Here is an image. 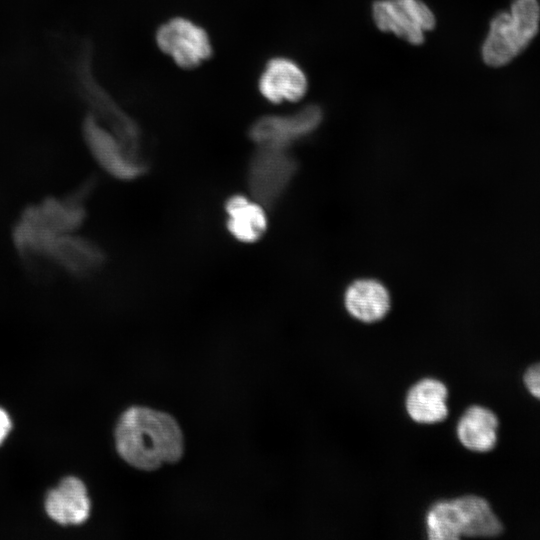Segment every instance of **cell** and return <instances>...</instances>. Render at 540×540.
I'll return each instance as SVG.
<instances>
[{
	"label": "cell",
	"instance_id": "cell-7",
	"mask_svg": "<svg viewBox=\"0 0 540 540\" xmlns=\"http://www.w3.org/2000/svg\"><path fill=\"white\" fill-rule=\"evenodd\" d=\"M294 172V162L282 148L259 146L250 158L247 184L251 197L263 206L274 203Z\"/></svg>",
	"mask_w": 540,
	"mask_h": 540
},
{
	"label": "cell",
	"instance_id": "cell-6",
	"mask_svg": "<svg viewBox=\"0 0 540 540\" xmlns=\"http://www.w3.org/2000/svg\"><path fill=\"white\" fill-rule=\"evenodd\" d=\"M83 135L92 155L110 175L120 180H134L146 171V163L134 157L122 141L95 115L83 122Z\"/></svg>",
	"mask_w": 540,
	"mask_h": 540
},
{
	"label": "cell",
	"instance_id": "cell-10",
	"mask_svg": "<svg viewBox=\"0 0 540 540\" xmlns=\"http://www.w3.org/2000/svg\"><path fill=\"white\" fill-rule=\"evenodd\" d=\"M450 391L434 376H424L409 385L403 406L407 417L418 425L437 426L450 416Z\"/></svg>",
	"mask_w": 540,
	"mask_h": 540
},
{
	"label": "cell",
	"instance_id": "cell-17",
	"mask_svg": "<svg viewBox=\"0 0 540 540\" xmlns=\"http://www.w3.org/2000/svg\"><path fill=\"white\" fill-rule=\"evenodd\" d=\"M227 229L239 242L249 244L258 241L267 228L264 206L242 194L230 196L225 202Z\"/></svg>",
	"mask_w": 540,
	"mask_h": 540
},
{
	"label": "cell",
	"instance_id": "cell-5",
	"mask_svg": "<svg viewBox=\"0 0 540 540\" xmlns=\"http://www.w3.org/2000/svg\"><path fill=\"white\" fill-rule=\"evenodd\" d=\"M77 63V78L84 97L89 101L102 122L126 146L130 153L144 160L141 155V132L137 124L111 99L97 83L91 71V58L88 48L82 51Z\"/></svg>",
	"mask_w": 540,
	"mask_h": 540
},
{
	"label": "cell",
	"instance_id": "cell-8",
	"mask_svg": "<svg viewBox=\"0 0 540 540\" xmlns=\"http://www.w3.org/2000/svg\"><path fill=\"white\" fill-rule=\"evenodd\" d=\"M372 14L378 28L412 44L422 43L425 32L435 24L432 11L421 0H379Z\"/></svg>",
	"mask_w": 540,
	"mask_h": 540
},
{
	"label": "cell",
	"instance_id": "cell-14",
	"mask_svg": "<svg viewBox=\"0 0 540 540\" xmlns=\"http://www.w3.org/2000/svg\"><path fill=\"white\" fill-rule=\"evenodd\" d=\"M258 86L263 97L272 103L297 101L306 92L307 79L294 61L275 58L265 66Z\"/></svg>",
	"mask_w": 540,
	"mask_h": 540
},
{
	"label": "cell",
	"instance_id": "cell-15",
	"mask_svg": "<svg viewBox=\"0 0 540 540\" xmlns=\"http://www.w3.org/2000/svg\"><path fill=\"white\" fill-rule=\"evenodd\" d=\"M45 510L52 520L62 525L85 522L90 512V500L84 483L74 476L62 479L48 492Z\"/></svg>",
	"mask_w": 540,
	"mask_h": 540
},
{
	"label": "cell",
	"instance_id": "cell-12",
	"mask_svg": "<svg viewBox=\"0 0 540 540\" xmlns=\"http://www.w3.org/2000/svg\"><path fill=\"white\" fill-rule=\"evenodd\" d=\"M52 258L70 272L88 274L101 266L102 251L89 240L64 234L44 242L34 253Z\"/></svg>",
	"mask_w": 540,
	"mask_h": 540
},
{
	"label": "cell",
	"instance_id": "cell-18",
	"mask_svg": "<svg viewBox=\"0 0 540 540\" xmlns=\"http://www.w3.org/2000/svg\"><path fill=\"white\" fill-rule=\"evenodd\" d=\"M523 381L529 393L540 400V362L526 370Z\"/></svg>",
	"mask_w": 540,
	"mask_h": 540
},
{
	"label": "cell",
	"instance_id": "cell-11",
	"mask_svg": "<svg viewBox=\"0 0 540 540\" xmlns=\"http://www.w3.org/2000/svg\"><path fill=\"white\" fill-rule=\"evenodd\" d=\"M321 119L316 106H308L291 115L264 116L249 129L250 138L259 146L282 148L312 132Z\"/></svg>",
	"mask_w": 540,
	"mask_h": 540
},
{
	"label": "cell",
	"instance_id": "cell-2",
	"mask_svg": "<svg viewBox=\"0 0 540 540\" xmlns=\"http://www.w3.org/2000/svg\"><path fill=\"white\" fill-rule=\"evenodd\" d=\"M428 540H459L495 537L503 526L490 503L476 494H463L433 501L424 514Z\"/></svg>",
	"mask_w": 540,
	"mask_h": 540
},
{
	"label": "cell",
	"instance_id": "cell-3",
	"mask_svg": "<svg viewBox=\"0 0 540 540\" xmlns=\"http://www.w3.org/2000/svg\"><path fill=\"white\" fill-rule=\"evenodd\" d=\"M88 188L73 197L49 199L27 210L15 229V243L19 250L32 254L47 240L77 229L85 218L83 199Z\"/></svg>",
	"mask_w": 540,
	"mask_h": 540
},
{
	"label": "cell",
	"instance_id": "cell-1",
	"mask_svg": "<svg viewBox=\"0 0 540 540\" xmlns=\"http://www.w3.org/2000/svg\"><path fill=\"white\" fill-rule=\"evenodd\" d=\"M115 441L119 455L141 470L176 462L183 453V435L175 419L146 407H131L122 414Z\"/></svg>",
	"mask_w": 540,
	"mask_h": 540
},
{
	"label": "cell",
	"instance_id": "cell-4",
	"mask_svg": "<svg viewBox=\"0 0 540 540\" xmlns=\"http://www.w3.org/2000/svg\"><path fill=\"white\" fill-rule=\"evenodd\" d=\"M540 7L536 0H514L509 12L496 15L482 46L486 64L499 67L520 54L536 36Z\"/></svg>",
	"mask_w": 540,
	"mask_h": 540
},
{
	"label": "cell",
	"instance_id": "cell-16",
	"mask_svg": "<svg viewBox=\"0 0 540 540\" xmlns=\"http://www.w3.org/2000/svg\"><path fill=\"white\" fill-rule=\"evenodd\" d=\"M344 305L349 315L363 324H374L385 318L391 308V297L383 284L373 279L352 283L345 292Z\"/></svg>",
	"mask_w": 540,
	"mask_h": 540
},
{
	"label": "cell",
	"instance_id": "cell-9",
	"mask_svg": "<svg viewBox=\"0 0 540 540\" xmlns=\"http://www.w3.org/2000/svg\"><path fill=\"white\" fill-rule=\"evenodd\" d=\"M159 48L179 66L193 68L209 58L212 47L207 33L192 21L174 18L156 34Z\"/></svg>",
	"mask_w": 540,
	"mask_h": 540
},
{
	"label": "cell",
	"instance_id": "cell-19",
	"mask_svg": "<svg viewBox=\"0 0 540 540\" xmlns=\"http://www.w3.org/2000/svg\"><path fill=\"white\" fill-rule=\"evenodd\" d=\"M12 428L8 413L0 407V445L4 442Z\"/></svg>",
	"mask_w": 540,
	"mask_h": 540
},
{
	"label": "cell",
	"instance_id": "cell-13",
	"mask_svg": "<svg viewBox=\"0 0 540 540\" xmlns=\"http://www.w3.org/2000/svg\"><path fill=\"white\" fill-rule=\"evenodd\" d=\"M498 427V417L491 409L472 404L459 415L455 424V436L466 450L487 453L497 444Z\"/></svg>",
	"mask_w": 540,
	"mask_h": 540
}]
</instances>
